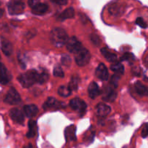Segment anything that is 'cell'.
Masks as SVG:
<instances>
[{"instance_id": "10", "label": "cell", "mask_w": 148, "mask_h": 148, "mask_svg": "<svg viewBox=\"0 0 148 148\" xmlns=\"http://www.w3.org/2000/svg\"><path fill=\"white\" fill-rule=\"evenodd\" d=\"M117 96V93L113 88L107 87L104 89L102 99L106 102H114Z\"/></svg>"}, {"instance_id": "7", "label": "cell", "mask_w": 148, "mask_h": 148, "mask_svg": "<svg viewBox=\"0 0 148 148\" xmlns=\"http://www.w3.org/2000/svg\"><path fill=\"white\" fill-rule=\"evenodd\" d=\"M64 103H62L56 100L53 97H49L43 104V107L45 110H51V111H56L59 108L64 107Z\"/></svg>"}, {"instance_id": "8", "label": "cell", "mask_w": 148, "mask_h": 148, "mask_svg": "<svg viewBox=\"0 0 148 148\" xmlns=\"http://www.w3.org/2000/svg\"><path fill=\"white\" fill-rule=\"evenodd\" d=\"M66 49L69 52L72 53H76L79 51L83 46H82V43L77 40L75 37H72L69 38L67 43L66 44Z\"/></svg>"}, {"instance_id": "1", "label": "cell", "mask_w": 148, "mask_h": 148, "mask_svg": "<svg viewBox=\"0 0 148 148\" xmlns=\"http://www.w3.org/2000/svg\"><path fill=\"white\" fill-rule=\"evenodd\" d=\"M50 40L53 46L60 48L66 44L69 40V37L66 32L64 29L56 27L51 31Z\"/></svg>"}, {"instance_id": "25", "label": "cell", "mask_w": 148, "mask_h": 148, "mask_svg": "<svg viewBox=\"0 0 148 148\" xmlns=\"http://www.w3.org/2000/svg\"><path fill=\"white\" fill-rule=\"evenodd\" d=\"M79 78L77 76H73L71 79L70 82L69 84V88L72 91L77 90L78 88V85H79Z\"/></svg>"}, {"instance_id": "5", "label": "cell", "mask_w": 148, "mask_h": 148, "mask_svg": "<svg viewBox=\"0 0 148 148\" xmlns=\"http://www.w3.org/2000/svg\"><path fill=\"white\" fill-rule=\"evenodd\" d=\"M6 103L10 104V105H17L21 102V98L17 91L14 88H12L7 92V95L4 100Z\"/></svg>"}, {"instance_id": "33", "label": "cell", "mask_w": 148, "mask_h": 148, "mask_svg": "<svg viewBox=\"0 0 148 148\" xmlns=\"http://www.w3.org/2000/svg\"><path fill=\"white\" fill-rule=\"evenodd\" d=\"M51 1L59 5H65L67 4L68 0H51Z\"/></svg>"}, {"instance_id": "30", "label": "cell", "mask_w": 148, "mask_h": 148, "mask_svg": "<svg viewBox=\"0 0 148 148\" xmlns=\"http://www.w3.org/2000/svg\"><path fill=\"white\" fill-rule=\"evenodd\" d=\"M90 40H91V41H92L94 44L96 45V46H98V45L101 43V40H100L99 37H98V36L95 34L91 35Z\"/></svg>"}, {"instance_id": "12", "label": "cell", "mask_w": 148, "mask_h": 148, "mask_svg": "<svg viewBox=\"0 0 148 148\" xmlns=\"http://www.w3.org/2000/svg\"><path fill=\"white\" fill-rule=\"evenodd\" d=\"M0 46H1V49L2 50L3 53L6 56H10L12 53V45L8 40H7L4 38H1V39H0Z\"/></svg>"}, {"instance_id": "17", "label": "cell", "mask_w": 148, "mask_h": 148, "mask_svg": "<svg viewBox=\"0 0 148 148\" xmlns=\"http://www.w3.org/2000/svg\"><path fill=\"white\" fill-rule=\"evenodd\" d=\"M49 6L44 3H38L37 4L32 7V12L37 15H42L48 11Z\"/></svg>"}, {"instance_id": "28", "label": "cell", "mask_w": 148, "mask_h": 148, "mask_svg": "<svg viewBox=\"0 0 148 148\" xmlns=\"http://www.w3.org/2000/svg\"><path fill=\"white\" fill-rule=\"evenodd\" d=\"M134 59V56L132 53H126L121 56V61H128V62H132Z\"/></svg>"}, {"instance_id": "21", "label": "cell", "mask_w": 148, "mask_h": 148, "mask_svg": "<svg viewBox=\"0 0 148 148\" xmlns=\"http://www.w3.org/2000/svg\"><path fill=\"white\" fill-rule=\"evenodd\" d=\"M74 16H75V10L72 7H69L59 14L58 19L61 21H63L66 19L73 18Z\"/></svg>"}, {"instance_id": "6", "label": "cell", "mask_w": 148, "mask_h": 148, "mask_svg": "<svg viewBox=\"0 0 148 148\" xmlns=\"http://www.w3.org/2000/svg\"><path fill=\"white\" fill-rule=\"evenodd\" d=\"M25 4L20 1H10L7 4V8H8L9 13L10 14H20L24 12L25 10Z\"/></svg>"}, {"instance_id": "22", "label": "cell", "mask_w": 148, "mask_h": 148, "mask_svg": "<svg viewBox=\"0 0 148 148\" xmlns=\"http://www.w3.org/2000/svg\"><path fill=\"white\" fill-rule=\"evenodd\" d=\"M134 88H135L136 91L139 95H142V96H148V88L143 85L142 82H137L134 85Z\"/></svg>"}, {"instance_id": "3", "label": "cell", "mask_w": 148, "mask_h": 148, "mask_svg": "<svg viewBox=\"0 0 148 148\" xmlns=\"http://www.w3.org/2000/svg\"><path fill=\"white\" fill-rule=\"evenodd\" d=\"M91 59V54L89 51L85 48L82 47V49L75 53V62L77 65L84 66L89 63Z\"/></svg>"}, {"instance_id": "11", "label": "cell", "mask_w": 148, "mask_h": 148, "mask_svg": "<svg viewBox=\"0 0 148 148\" xmlns=\"http://www.w3.org/2000/svg\"><path fill=\"white\" fill-rule=\"evenodd\" d=\"M95 75L100 79L103 81L108 80V77H109L108 69L106 66V65L102 63L100 64L97 67L96 71H95Z\"/></svg>"}, {"instance_id": "35", "label": "cell", "mask_w": 148, "mask_h": 148, "mask_svg": "<svg viewBox=\"0 0 148 148\" xmlns=\"http://www.w3.org/2000/svg\"><path fill=\"white\" fill-rule=\"evenodd\" d=\"M3 14H4V10H3L1 8V7H0V17H2Z\"/></svg>"}, {"instance_id": "38", "label": "cell", "mask_w": 148, "mask_h": 148, "mask_svg": "<svg viewBox=\"0 0 148 148\" xmlns=\"http://www.w3.org/2000/svg\"><path fill=\"white\" fill-rule=\"evenodd\" d=\"M124 148H127V147H124Z\"/></svg>"}, {"instance_id": "27", "label": "cell", "mask_w": 148, "mask_h": 148, "mask_svg": "<svg viewBox=\"0 0 148 148\" xmlns=\"http://www.w3.org/2000/svg\"><path fill=\"white\" fill-rule=\"evenodd\" d=\"M53 75L55 77H63L64 76V74L62 68L59 66H55L54 69H53Z\"/></svg>"}, {"instance_id": "2", "label": "cell", "mask_w": 148, "mask_h": 148, "mask_svg": "<svg viewBox=\"0 0 148 148\" xmlns=\"http://www.w3.org/2000/svg\"><path fill=\"white\" fill-rule=\"evenodd\" d=\"M17 79L23 88H28L33 84L39 83L40 73L35 69H31L25 73L21 74L17 77Z\"/></svg>"}, {"instance_id": "13", "label": "cell", "mask_w": 148, "mask_h": 148, "mask_svg": "<svg viewBox=\"0 0 148 148\" xmlns=\"http://www.w3.org/2000/svg\"><path fill=\"white\" fill-rule=\"evenodd\" d=\"M64 136L67 142L76 140V127L70 125L66 127L64 130Z\"/></svg>"}, {"instance_id": "4", "label": "cell", "mask_w": 148, "mask_h": 148, "mask_svg": "<svg viewBox=\"0 0 148 148\" xmlns=\"http://www.w3.org/2000/svg\"><path fill=\"white\" fill-rule=\"evenodd\" d=\"M69 106L74 111H77L81 116H82L85 114V112H86V103L79 98H75L71 100L70 102H69Z\"/></svg>"}, {"instance_id": "18", "label": "cell", "mask_w": 148, "mask_h": 148, "mask_svg": "<svg viewBox=\"0 0 148 148\" xmlns=\"http://www.w3.org/2000/svg\"><path fill=\"white\" fill-rule=\"evenodd\" d=\"M11 79V75L8 72L5 66L3 65L0 69V83L2 85H6L10 82Z\"/></svg>"}, {"instance_id": "36", "label": "cell", "mask_w": 148, "mask_h": 148, "mask_svg": "<svg viewBox=\"0 0 148 148\" xmlns=\"http://www.w3.org/2000/svg\"><path fill=\"white\" fill-rule=\"evenodd\" d=\"M24 148H33V145H32L31 144H28L27 145L25 146Z\"/></svg>"}, {"instance_id": "16", "label": "cell", "mask_w": 148, "mask_h": 148, "mask_svg": "<svg viewBox=\"0 0 148 148\" xmlns=\"http://www.w3.org/2000/svg\"><path fill=\"white\" fill-rule=\"evenodd\" d=\"M111 107L104 103H99L96 107V112L98 116L101 117H105L111 113Z\"/></svg>"}, {"instance_id": "19", "label": "cell", "mask_w": 148, "mask_h": 148, "mask_svg": "<svg viewBox=\"0 0 148 148\" xmlns=\"http://www.w3.org/2000/svg\"><path fill=\"white\" fill-rule=\"evenodd\" d=\"M37 122L35 120H30L28 122V132L27 133V138H33L37 133Z\"/></svg>"}, {"instance_id": "29", "label": "cell", "mask_w": 148, "mask_h": 148, "mask_svg": "<svg viewBox=\"0 0 148 148\" xmlns=\"http://www.w3.org/2000/svg\"><path fill=\"white\" fill-rule=\"evenodd\" d=\"M136 24L138 25L140 27H141L142 28H146L147 27V23L145 22V20H143L142 17H138V18L136 20Z\"/></svg>"}, {"instance_id": "9", "label": "cell", "mask_w": 148, "mask_h": 148, "mask_svg": "<svg viewBox=\"0 0 148 148\" xmlns=\"http://www.w3.org/2000/svg\"><path fill=\"white\" fill-rule=\"evenodd\" d=\"M10 116L17 124H23L24 123V114L18 108H12L10 110Z\"/></svg>"}, {"instance_id": "31", "label": "cell", "mask_w": 148, "mask_h": 148, "mask_svg": "<svg viewBox=\"0 0 148 148\" xmlns=\"http://www.w3.org/2000/svg\"><path fill=\"white\" fill-rule=\"evenodd\" d=\"M120 79V76L119 75H114V76L112 77L111 80V83L114 85V87H116L117 85H118V82L119 79Z\"/></svg>"}, {"instance_id": "14", "label": "cell", "mask_w": 148, "mask_h": 148, "mask_svg": "<svg viewBox=\"0 0 148 148\" xmlns=\"http://www.w3.org/2000/svg\"><path fill=\"white\" fill-rule=\"evenodd\" d=\"M100 94H101V90H100L98 84L95 82H91L88 86V95L90 98L95 99Z\"/></svg>"}, {"instance_id": "15", "label": "cell", "mask_w": 148, "mask_h": 148, "mask_svg": "<svg viewBox=\"0 0 148 148\" xmlns=\"http://www.w3.org/2000/svg\"><path fill=\"white\" fill-rule=\"evenodd\" d=\"M23 111H24L26 116L28 118H33V117L36 116L38 113V108L36 105L31 104V105L25 106L23 108Z\"/></svg>"}, {"instance_id": "26", "label": "cell", "mask_w": 148, "mask_h": 148, "mask_svg": "<svg viewBox=\"0 0 148 148\" xmlns=\"http://www.w3.org/2000/svg\"><path fill=\"white\" fill-rule=\"evenodd\" d=\"M62 64L66 66H70L71 63H72V59H71L70 56L67 54H64L62 56Z\"/></svg>"}, {"instance_id": "20", "label": "cell", "mask_w": 148, "mask_h": 148, "mask_svg": "<svg viewBox=\"0 0 148 148\" xmlns=\"http://www.w3.org/2000/svg\"><path fill=\"white\" fill-rule=\"evenodd\" d=\"M101 53L104 56V57L110 62L115 63L117 60V56L115 53H112L108 48H103L101 50Z\"/></svg>"}, {"instance_id": "24", "label": "cell", "mask_w": 148, "mask_h": 148, "mask_svg": "<svg viewBox=\"0 0 148 148\" xmlns=\"http://www.w3.org/2000/svg\"><path fill=\"white\" fill-rule=\"evenodd\" d=\"M58 94L62 97H69L72 94V90L68 86L62 85L58 88Z\"/></svg>"}, {"instance_id": "34", "label": "cell", "mask_w": 148, "mask_h": 148, "mask_svg": "<svg viewBox=\"0 0 148 148\" xmlns=\"http://www.w3.org/2000/svg\"><path fill=\"white\" fill-rule=\"evenodd\" d=\"M28 3L29 4H30V6L31 7H34L36 4H37L38 3V0H28Z\"/></svg>"}, {"instance_id": "32", "label": "cell", "mask_w": 148, "mask_h": 148, "mask_svg": "<svg viewBox=\"0 0 148 148\" xmlns=\"http://www.w3.org/2000/svg\"><path fill=\"white\" fill-rule=\"evenodd\" d=\"M142 137L143 138L148 137V124L144 126L143 130H142Z\"/></svg>"}, {"instance_id": "23", "label": "cell", "mask_w": 148, "mask_h": 148, "mask_svg": "<svg viewBox=\"0 0 148 148\" xmlns=\"http://www.w3.org/2000/svg\"><path fill=\"white\" fill-rule=\"evenodd\" d=\"M111 69L118 75H122L124 72V65L119 62H116L111 65Z\"/></svg>"}, {"instance_id": "37", "label": "cell", "mask_w": 148, "mask_h": 148, "mask_svg": "<svg viewBox=\"0 0 148 148\" xmlns=\"http://www.w3.org/2000/svg\"><path fill=\"white\" fill-rule=\"evenodd\" d=\"M3 66V64H1L0 63V69H1V66Z\"/></svg>"}]
</instances>
